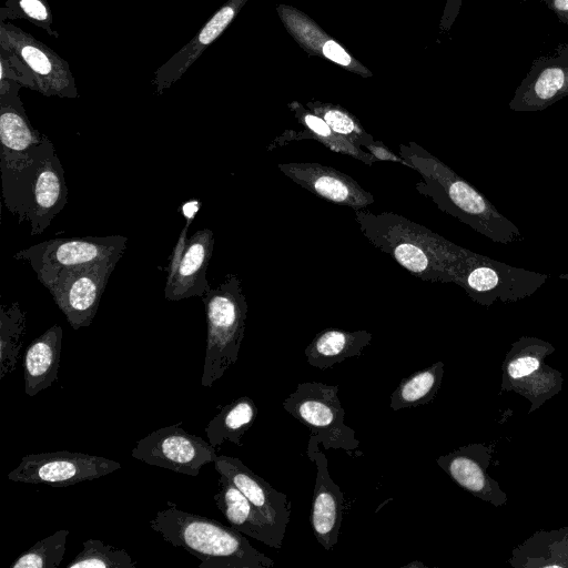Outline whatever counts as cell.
I'll return each mask as SVG.
<instances>
[{
  "instance_id": "1",
  "label": "cell",
  "mask_w": 568,
  "mask_h": 568,
  "mask_svg": "<svg viewBox=\"0 0 568 568\" xmlns=\"http://www.w3.org/2000/svg\"><path fill=\"white\" fill-rule=\"evenodd\" d=\"M359 231L422 281L454 283L471 251L394 212L355 211Z\"/></svg>"
},
{
  "instance_id": "2",
  "label": "cell",
  "mask_w": 568,
  "mask_h": 568,
  "mask_svg": "<svg viewBox=\"0 0 568 568\" xmlns=\"http://www.w3.org/2000/svg\"><path fill=\"white\" fill-rule=\"evenodd\" d=\"M399 155L422 176L417 192L437 207L495 243L521 241L518 227L493 203L447 164L416 142L399 144Z\"/></svg>"
},
{
  "instance_id": "3",
  "label": "cell",
  "mask_w": 568,
  "mask_h": 568,
  "mask_svg": "<svg viewBox=\"0 0 568 568\" xmlns=\"http://www.w3.org/2000/svg\"><path fill=\"white\" fill-rule=\"evenodd\" d=\"M150 527L162 539L195 556L197 568H272V558L254 548L242 532L212 518L181 510L168 501Z\"/></svg>"
},
{
  "instance_id": "4",
  "label": "cell",
  "mask_w": 568,
  "mask_h": 568,
  "mask_svg": "<svg viewBox=\"0 0 568 568\" xmlns=\"http://www.w3.org/2000/svg\"><path fill=\"white\" fill-rule=\"evenodd\" d=\"M2 197L19 222L28 221L31 235L42 233L67 203L64 171L50 139L29 158L0 163Z\"/></svg>"
},
{
  "instance_id": "5",
  "label": "cell",
  "mask_w": 568,
  "mask_h": 568,
  "mask_svg": "<svg viewBox=\"0 0 568 568\" xmlns=\"http://www.w3.org/2000/svg\"><path fill=\"white\" fill-rule=\"evenodd\" d=\"M202 301L206 312L207 337L201 384L212 387L239 358L247 303L241 280L232 273L217 287H210Z\"/></svg>"
},
{
  "instance_id": "6",
  "label": "cell",
  "mask_w": 568,
  "mask_h": 568,
  "mask_svg": "<svg viewBox=\"0 0 568 568\" xmlns=\"http://www.w3.org/2000/svg\"><path fill=\"white\" fill-rule=\"evenodd\" d=\"M283 408L311 430L308 443L323 444L325 449H342L352 456L362 455L355 432L344 423L337 385L300 383L284 399Z\"/></svg>"
},
{
  "instance_id": "7",
  "label": "cell",
  "mask_w": 568,
  "mask_h": 568,
  "mask_svg": "<svg viewBox=\"0 0 568 568\" xmlns=\"http://www.w3.org/2000/svg\"><path fill=\"white\" fill-rule=\"evenodd\" d=\"M548 275L510 266L471 251L454 283L483 306L517 302L537 292Z\"/></svg>"
},
{
  "instance_id": "8",
  "label": "cell",
  "mask_w": 568,
  "mask_h": 568,
  "mask_svg": "<svg viewBox=\"0 0 568 568\" xmlns=\"http://www.w3.org/2000/svg\"><path fill=\"white\" fill-rule=\"evenodd\" d=\"M554 351V345L544 339L523 336L513 343L503 362L501 389L528 399L529 413L561 389V373L545 363Z\"/></svg>"
},
{
  "instance_id": "9",
  "label": "cell",
  "mask_w": 568,
  "mask_h": 568,
  "mask_svg": "<svg viewBox=\"0 0 568 568\" xmlns=\"http://www.w3.org/2000/svg\"><path fill=\"white\" fill-rule=\"evenodd\" d=\"M126 242L123 235L53 239L21 250L14 257L26 260L44 285L62 270L121 257Z\"/></svg>"
},
{
  "instance_id": "10",
  "label": "cell",
  "mask_w": 568,
  "mask_h": 568,
  "mask_svg": "<svg viewBox=\"0 0 568 568\" xmlns=\"http://www.w3.org/2000/svg\"><path fill=\"white\" fill-rule=\"evenodd\" d=\"M120 258L62 270L44 284L73 329L91 325L109 277Z\"/></svg>"
},
{
  "instance_id": "11",
  "label": "cell",
  "mask_w": 568,
  "mask_h": 568,
  "mask_svg": "<svg viewBox=\"0 0 568 568\" xmlns=\"http://www.w3.org/2000/svg\"><path fill=\"white\" fill-rule=\"evenodd\" d=\"M121 468V464L102 456L68 450L29 454L8 474L12 481L67 487L93 480Z\"/></svg>"
},
{
  "instance_id": "12",
  "label": "cell",
  "mask_w": 568,
  "mask_h": 568,
  "mask_svg": "<svg viewBox=\"0 0 568 568\" xmlns=\"http://www.w3.org/2000/svg\"><path fill=\"white\" fill-rule=\"evenodd\" d=\"M182 423L159 428L140 440L131 456L151 466L197 476L201 468L214 463L215 448L203 438L185 432Z\"/></svg>"
},
{
  "instance_id": "13",
  "label": "cell",
  "mask_w": 568,
  "mask_h": 568,
  "mask_svg": "<svg viewBox=\"0 0 568 568\" xmlns=\"http://www.w3.org/2000/svg\"><path fill=\"white\" fill-rule=\"evenodd\" d=\"M0 48L13 53L29 68L36 81V91L45 97L79 95L68 62L32 34L1 21Z\"/></svg>"
},
{
  "instance_id": "14",
  "label": "cell",
  "mask_w": 568,
  "mask_h": 568,
  "mask_svg": "<svg viewBox=\"0 0 568 568\" xmlns=\"http://www.w3.org/2000/svg\"><path fill=\"white\" fill-rule=\"evenodd\" d=\"M568 95V42L534 60L515 91L509 109L541 111Z\"/></svg>"
},
{
  "instance_id": "15",
  "label": "cell",
  "mask_w": 568,
  "mask_h": 568,
  "mask_svg": "<svg viewBox=\"0 0 568 568\" xmlns=\"http://www.w3.org/2000/svg\"><path fill=\"white\" fill-rule=\"evenodd\" d=\"M278 170L296 184L327 202L348 206L354 211L366 209L374 202L371 192L334 168L315 162H290L278 164Z\"/></svg>"
},
{
  "instance_id": "16",
  "label": "cell",
  "mask_w": 568,
  "mask_h": 568,
  "mask_svg": "<svg viewBox=\"0 0 568 568\" xmlns=\"http://www.w3.org/2000/svg\"><path fill=\"white\" fill-rule=\"evenodd\" d=\"M493 449L485 444H468L436 459L437 465L462 488L495 507L506 504L507 495L488 475Z\"/></svg>"
},
{
  "instance_id": "17",
  "label": "cell",
  "mask_w": 568,
  "mask_h": 568,
  "mask_svg": "<svg viewBox=\"0 0 568 568\" xmlns=\"http://www.w3.org/2000/svg\"><path fill=\"white\" fill-rule=\"evenodd\" d=\"M307 458L315 464L316 478L311 508V526L315 538L325 550L338 541L344 515V494L331 478L327 458L318 444L307 443Z\"/></svg>"
},
{
  "instance_id": "18",
  "label": "cell",
  "mask_w": 568,
  "mask_h": 568,
  "mask_svg": "<svg viewBox=\"0 0 568 568\" xmlns=\"http://www.w3.org/2000/svg\"><path fill=\"white\" fill-rule=\"evenodd\" d=\"M214 468L226 476L284 538L291 517L288 497L273 488L236 457L217 455Z\"/></svg>"
},
{
  "instance_id": "19",
  "label": "cell",
  "mask_w": 568,
  "mask_h": 568,
  "mask_svg": "<svg viewBox=\"0 0 568 568\" xmlns=\"http://www.w3.org/2000/svg\"><path fill=\"white\" fill-rule=\"evenodd\" d=\"M276 12L285 30L310 55L329 60L346 71L358 74L362 78L373 75L342 43L327 34L300 9L288 4H278Z\"/></svg>"
},
{
  "instance_id": "20",
  "label": "cell",
  "mask_w": 568,
  "mask_h": 568,
  "mask_svg": "<svg viewBox=\"0 0 568 568\" xmlns=\"http://www.w3.org/2000/svg\"><path fill=\"white\" fill-rule=\"evenodd\" d=\"M247 0H227L200 31L154 72L152 84L158 94L171 88L200 55L231 24Z\"/></svg>"
},
{
  "instance_id": "21",
  "label": "cell",
  "mask_w": 568,
  "mask_h": 568,
  "mask_svg": "<svg viewBox=\"0 0 568 568\" xmlns=\"http://www.w3.org/2000/svg\"><path fill=\"white\" fill-rule=\"evenodd\" d=\"M214 235L209 229L199 230L190 239L173 277L166 282L164 294L169 301L193 296L203 297L210 288L206 270L213 254Z\"/></svg>"
},
{
  "instance_id": "22",
  "label": "cell",
  "mask_w": 568,
  "mask_h": 568,
  "mask_svg": "<svg viewBox=\"0 0 568 568\" xmlns=\"http://www.w3.org/2000/svg\"><path fill=\"white\" fill-rule=\"evenodd\" d=\"M217 485L219 490L213 500L230 526L268 547L281 549L284 538L246 496L224 475H220Z\"/></svg>"
},
{
  "instance_id": "23",
  "label": "cell",
  "mask_w": 568,
  "mask_h": 568,
  "mask_svg": "<svg viewBox=\"0 0 568 568\" xmlns=\"http://www.w3.org/2000/svg\"><path fill=\"white\" fill-rule=\"evenodd\" d=\"M44 139L31 125L20 97L0 99V163L12 164L29 158Z\"/></svg>"
},
{
  "instance_id": "24",
  "label": "cell",
  "mask_w": 568,
  "mask_h": 568,
  "mask_svg": "<svg viewBox=\"0 0 568 568\" xmlns=\"http://www.w3.org/2000/svg\"><path fill=\"white\" fill-rule=\"evenodd\" d=\"M62 337V327L57 324L29 344L22 364L28 396H36L58 379Z\"/></svg>"
},
{
  "instance_id": "25",
  "label": "cell",
  "mask_w": 568,
  "mask_h": 568,
  "mask_svg": "<svg viewBox=\"0 0 568 568\" xmlns=\"http://www.w3.org/2000/svg\"><path fill=\"white\" fill-rule=\"evenodd\" d=\"M288 109L294 113L303 129L301 131L285 130L268 145L267 150L283 146L291 141L313 139L329 150L349 155L368 166L378 162L369 152H365L362 148L354 145L345 138L335 133L321 116L312 112L301 102H290Z\"/></svg>"
},
{
  "instance_id": "26",
  "label": "cell",
  "mask_w": 568,
  "mask_h": 568,
  "mask_svg": "<svg viewBox=\"0 0 568 568\" xmlns=\"http://www.w3.org/2000/svg\"><path fill=\"white\" fill-rule=\"evenodd\" d=\"M372 338L373 335L365 329L325 328L315 335L304 353L311 366L325 369L346 358L359 356Z\"/></svg>"
},
{
  "instance_id": "27",
  "label": "cell",
  "mask_w": 568,
  "mask_h": 568,
  "mask_svg": "<svg viewBox=\"0 0 568 568\" xmlns=\"http://www.w3.org/2000/svg\"><path fill=\"white\" fill-rule=\"evenodd\" d=\"M515 567H568V534L565 528L538 531L513 551Z\"/></svg>"
},
{
  "instance_id": "28",
  "label": "cell",
  "mask_w": 568,
  "mask_h": 568,
  "mask_svg": "<svg viewBox=\"0 0 568 568\" xmlns=\"http://www.w3.org/2000/svg\"><path fill=\"white\" fill-rule=\"evenodd\" d=\"M257 416V408L253 399L242 396L223 406L207 423L205 434L209 443L214 447L229 440L242 446V437L251 428Z\"/></svg>"
},
{
  "instance_id": "29",
  "label": "cell",
  "mask_w": 568,
  "mask_h": 568,
  "mask_svg": "<svg viewBox=\"0 0 568 568\" xmlns=\"http://www.w3.org/2000/svg\"><path fill=\"white\" fill-rule=\"evenodd\" d=\"M443 376L444 363L439 361L402 378L390 395V408L397 412L433 402L439 392Z\"/></svg>"
},
{
  "instance_id": "30",
  "label": "cell",
  "mask_w": 568,
  "mask_h": 568,
  "mask_svg": "<svg viewBox=\"0 0 568 568\" xmlns=\"http://www.w3.org/2000/svg\"><path fill=\"white\" fill-rule=\"evenodd\" d=\"M27 314L18 302L0 307V379L11 374L20 358Z\"/></svg>"
},
{
  "instance_id": "31",
  "label": "cell",
  "mask_w": 568,
  "mask_h": 568,
  "mask_svg": "<svg viewBox=\"0 0 568 568\" xmlns=\"http://www.w3.org/2000/svg\"><path fill=\"white\" fill-rule=\"evenodd\" d=\"M305 106L321 116L335 133L358 148H366L374 140L357 118L342 105L311 100Z\"/></svg>"
},
{
  "instance_id": "32",
  "label": "cell",
  "mask_w": 568,
  "mask_h": 568,
  "mask_svg": "<svg viewBox=\"0 0 568 568\" xmlns=\"http://www.w3.org/2000/svg\"><path fill=\"white\" fill-rule=\"evenodd\" d=\"M69 534L68 529H61L41 539L17 557L10 568H58Z\"/></svg>"
},
{
  "instance_id": "33",
  "label": "cell",
  "mask_w": 568,
  "mask_h": 568,
  "mask_svg": "<svg viewBox=\"0 0 568 568\" xmlns=\"http://www.w3.org/2000/svg\"><path fill=\"white\" fill-rule=\"evenodd\" d=\"M67 568H136V562L124 549H118L98 539L82 542V550L67 564Z\"/></svg>"
},
{
  "instance_id": "34",
  "label": "cell",
  "mask_w": 568,
  "mask_h": 568,
  "mask_svg": "<svg viewBox=\"0 0 568 568\" xmlns=\"http://www.w3.org/2000/svg\"><path fill=\"white\" fill-rule=\"evenodd\" d=\"M1 21L4 19H26L43 29L49 36L59 38L53 29V14L47 0H7L0 9Z\"/></svg>"
},
{
  "instance_id": "35",
  "label": "cell",
  "mask_w": 568,
  "mask_h": 568,
  "mask_svg": "<svg viewBox=\"0 0 568 568\" xmlns=\"http://www.w3.org/2000/svg\"><path fill=\"white\" fill-rule=\"evenodd\" d=\"M0 81H13L21 87L36 90V81L29 68L13 53L0 48Z\"/></svg>"
},
{
  "instance_id": "36",
  "label": "cell",
  "mask_w": 568,
  "mask_h": 568,
  "mask_svg": "<svg viewBox=\"0 0 568 568\" xmlns=\"http://www.w3.org/2000/svg\"><path fill=\"white\" fill-rule=\"evenodd\" d=\"M366 149L368 152L376 158L378 161H392L399 164H403L409 169H413V165L409 164L405 159H403L399 154H395L392 152L388 146H386L382 141L373 140ZM414 170V169H413Z\"/></svg>"
},
{
  "instance_id": "37",
  "label": "cell",
  "mask_w": 568,
  "mask_h": 568,
  "mask_svg": "<svg viewBox=\"0 0 568 568\" xmlns=\"http://www.w3.org/2000/svg\"><path fill=\"white\" fill-rule=\"evenodd\" d=\"M195 213H192L191 215H189L187 217V221H186V224L184 226V229L182 230L181 234H180V237L176 242V245L172 252V255L170 257V265H169V274H168V277H166V282L170 281L173 275L175 274L176 272V268H178V265L182 258V255L184 253V250H185V246H186V242H187V239H186V234H187V230H189V226L192 222V219H193V215Z\"/></svg>"
},
{
  "instance_id": "38",
  "label": "cell",
  "mask_w": 568,
  "mask_h": 568,
  "mask_svg": "<svg viewBox=\"0 0 568 568\" xmlns=\"http://www.w3.org/2000/svg\"><path fill=\"white\" fill-rule=\"evenodd\" d=\"M462 6V0H447L444 12L439 22V27L442 31H448L454 21L456 20L459 9Z\"/></svg>"
},
{
  "instance_id": "39",
  "label": "cell",
  "mask_w": 568,
  "mask_h": 568,
  "mask_svg": "<svg viewBox=\"0 0 568 568\" xmlns=\"http://www.w3.org/2000/svg\"><path fill=\"white\" fill-rule=\"evenodd\" d=\"M557 16L560 22L568 26V0H540Z\"/></svg>"
},
{
  "instance_id": "40",
  "label": "cell",
  "mask_w": 568,
  "mask_h": 568,
  "mask_svg": "<svg viewBox=\"0 0 568 568\" xmlns=\"http://www.w3.org/2000/svg\"><path fill=\"white\" fill-rule=\"evenodd\" d=\"M404 567L405 568H408V567H413V568H415V567H424V568H426V565H424L422 561L416 560V561L407 564Z\"/></svg>"
},
{
  "instance_id": "41",
  "label": "cell",
  "mask_w": 568,
  "mask_h": 568,
  "mask_svg": "<svg viewBox=\"0 0 568 568\" xmlns=\"http://www.w3.org/2000/svg\"><path fill=\"white\" fill-rule=\"evenodd\" d=\"M559 277H561V278H568V274H566V275H560Z\"/></svg>"
},
{
  "instance_id": "42",
  "label": "cell",
  "mask_w": 568,
  "mask_h": 568,
  "mask_svg": "<svg viewBox=\"0 0 568 568\" xmlns=\"http://www.w3.org/2000/svg\"><path fill=\"white\" fill-rule=\"evenodd\" d=\"M565 529H566V531H567V534H568V526H567V527H565Z\"/></svg>"
}]
</instances>
